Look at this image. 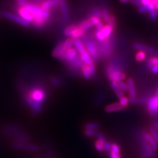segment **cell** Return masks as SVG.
I'll use <instances>...</instances> for the list:
<instances>
[{"mask_svg": "<svg viewBox=\"0 0 158 158\" xmlns=\"http://www.w3.org/2000/svg\"><path fill=\"white\" fill-rule=\"evenodd\" d=\"M24 96H27L34 102L40 103H42L46 98L44 89L37 85H33L27 92V94H24Z\"/></svg>", "mask_w": 158, "mask_h": 158, "instance_id": "1", "label": "cell"}, {"mask_svg": "<svg viewBox=\"0 0 158 158\" xmlns=\"http://www.w3.org/2000/svg\"><path fill=\"white\" fill-rule=\"evenodd\" d=\"M99 53L102 57H110L113 51V44L110 39L96 43Z\"/></svg>", "mask_w": 158, "mask_h": 158, "instance_id": "2", "label": "cell"}, {"mask_svg": "<svg viewBox=\"0 0 158 158\" xmlns=\"http://www.w3.org/2000/svg\"><path fill=\"white\" fill-rule=\"evenodd\" d=\"M106 74L110 82H117L118 81H123L127 78V75L124 72L115 69L110 65L106 69Z\"/></svg>", "mask_w": 158, "mask_h": 158, "instance_id": "3", "label": "cell"}, {"mask_svg": "<svg viewBox=\"0 0 158 158\" xmlns=\"http://www.w3.org/2000/svg\"><path fill=\"white\" fill-rule=\"evenodd\" d=\"M114 28L107 24L100 30H96V32L95 34L96 38L98 41L100 42L110 39L113 36V32H114Z\"/></svg>", "mask_w": 158, "mask_h": 158, "instance_id": "4", "label": "cell"}, {"mask_svg": "<svg viewBox=\"0 0 158 158\" xmlns=\"http://www.w3.org/2000/svg\"><path fill=\"white\" fill-rule=\"evenodd\" d=\"M84 43H85V46L86 48V51L90 54L92 58L94 59V61H100L101 56L98 52L96 43L90 39H85Z\"/></svg>", "mask_w": 158, "mask_h": 158, "instance_id": "5", "label": "cell"}, {"mask_svg": "<svg viewBox=\"0 0 158 158\" xmlns=\"http://www.w3.org/2000/svg\"><path fill=\"white\" fill-rule=\"evenodd\" d=\"M2 17L6 18V19L9 20V21H11L23 27L28 28L30 26H31L30 23L26 21L25 20H24L21 17H19V15H17L14 14L13 13H10L7 11H2Z\"/></svg>", "mask_w": 158, "mask_h": 158, "instance_id": "6", "label": "cell"}, {"mask_svg": "<svg viewBox=\"0 0 158 158\" xmlns=\"http://www.w3.org/2000/svg\"><path fill=\"white\" fill-rule=\"evenodd\" d=\"M148 110L152 116L158 115V96L155 95L148 99Z\"/></svg>", "mask_w": 158, "mask_h": 158, "instance_id": "7", "label": "cell"}, {"mask_svg": "<svg viewBox=\"0 0 158 158\" xmlns=\"http://www.w3.org/2000/svg\"><path fill=\"white\" fill-rule=\"evenodd\" d=\"M68 50L65 46V43L62 42L57 44V46L54 48L52 52V56L55 58H58L59 60L63 61L65 53Z\"/></svg>", "mask_w": 158, "mask_h": 158, "instance_id": "8", "label": "cell"}, {"mask_svg": "<svg viewBox=\"0 0 158 158\" xmlns=\"http://www.w3.org/2000/svg\"><path fill=\"white\" fill-rule=\"evenodd\" d=\"M13 147L19 150H27L30 152H38L40 147L38 145L33 144H27L25 142H15L13 144Z\"/></svg>", "mask_w": 158, "mask_h": 158, "instance_id": "9", "label": "cell"}, {"mask_svg": "<svg viewBox=\"0 0 158 158\" xmlns=\"http://www.w3.org/2000/svg\"><path fill=\"white\" fill-rule=\"evenodd\" d=\"M14 9L15 10V11L18 14V15L21 17L22 19L25 20L26 21H27L29 23H33L34 19L31 13L28 11H27V10L24 7H19L17 6Z\"/></svg>", "mask_w": 158, "mask_h": 158, "instance_id": "10", "label": "cell"}, {"mask_svg": "<svg viewBox=\"0 0 158 158\" xmlns=\"http://www.w3.org/2000/svg\"><path fill=\"white\" fill-rule=\"evenodd\" d=\"M59 9H60L61 15L63 21L65 22H69L70 15H69V7L66 0H60V2H59Z\"/></svg>", "mask_w": 158, "mask_h": 158, "instance_id": "11", "label": "cell"}, {"mask_svg": "<svg viewBox=\"0 0 158 158\" xmlns=\"http://www.w3.org/2000/svg\"><path fill=\"white\" fill-rule=\"evenodd\" d=\"M133 48L138 51H143L146 53L148 52L150 54H152V55H157V52L155 49L143 44H140V43L134 44H133Z\"/></svg>", "mask_w": 158, "mask_h": 158, "instance_id": "12", "label": "cell"}, {"mask_svg": "<svg viewBox=\"0 0 158 158\" xmlns=\"http://www.w3.org/2000/svg\"><path fill=\"white\" fill-rule=\"evenodd\" d=\"M59 2L60 0H43L40 6L44 9L52 11V9L56 8L59 6Z\"/></svg>", "mask_w": 158, "mask_h": 158, "instance_id": "13", "label": "cell"}, {"mask_svg": "<svg viewBox=\"0 0 158 158\" xmlns=\"http://www.w3.org/2000/svg\"><path fill=\"white\" fill-rule=\"evenodd\" d=\"M142 135L143 139H144L147 143H148V144L154 148L155 150H158V144L154 140V138L150 135V133L147 132L146 130H144L142 131Z\"/></svg>", "mask_w": 158, "mask_h": 158, "instance_id": "14", "label": "cell"}, {"mask_svg": "<svg viewBox=\"0 0 158 158\" xmlns=\"http://www.w3.org/2000/svg\"><path fill=\"white\" fill-rule=\"evenodd\" d=\"M77 56V51L76 50V49L75 48L72 47L70 49H69L66 52L63 61L67 64H69L71 63L74 60V59H75Z\"/></svg>", "mask_w": 158, "mask_h": 158, "instance_id": "15", "label": "cell"}, {"mask_svg": "<svg viewBox=\"0 0 158 158\" xmlns=\"http://www.w3.org/2000/svg\"><path fill=\"white\" fill-rule=\"evenodd\" d=\"M142 148H143V150H144V152L145 153V154H146L147 155H148L151 157H154L156 156V150L149 144H148V143H147L144 139H142Z\"/></svg>", "mask_w": 158, "mask_h": 158, "instance_id": "16", "label": "cell"}, {"mask_svg": "<svg viewBox=\"0 0 158 158\" xmlns=\"http://www.w3.org/2000/svg\"><path fill=\"white\" fill-rule=\"evenodd\" d=\"M79 57H81V60L83 61L84 63L85 64V65H90L94 64V59L92 58L89 53L86 51V49L83 52L79 53Z\"/></svg>", "mask_w": 158, "mask_h": 158, "instance_id": "17", "label": "cell"}, {"mask_svg": "<svg viewBox=\"0 0 158 158\" xmlns=\"http://www.w3.org/2000/svg\"><path fill=\"white\" fill-rule=\"evenodd\" d=\"M125 107L122 106L119 103H113L105 107V111L107 113H113L116 111H119L125 110Z\"/></svg>", "mask_w": 158, "mask_h": 158, "instance_id": "18", "label": "cell"}, {"mask_svg": "<svg viewBox=\"0 0 158 158\" xmlns=\"http://www.w3.org/2000/svg\"><path fill=\"white\" fill-rule=\"evenodd\" d=\"M127 84L128 86V92L129 94L130 98H136V92L134 81L131 78H128L127 79Z\"/></svg>", "mask_w": 158, "mask_h": 158, "instance_id": "19", "label": "cell"}, {"mask_svg": "<svg viewBox=\"0 0 158 158\" xmlns=\"http://www.w3.org/2000/svg\"><path fill=\"white\" fill-rule=\"evenodd\" d=\"M73 46H75V48L78 53H81L86 50L85 44L80 39H73Z\"/></svg>", "mask_w": 158, "mask_h": 158, "instance_id": "20", "label": "cell"}, {"mask_svg": "<svg viewBox=\"0 0 158 158\" xmlns=\"http://www.w3.org/2000/svg\"><path fill=\"white\" fill-rule=\"evenodd\" d=\"M89 17H96L102 19V9L99 7H93L89 11Z\"/></svg>", "mask_w": 158, "mask_h": 158, "instance_id": "21", "label": "cell"}, {"mask_svg": "<svg viewBox=\"0 0 158 158\" xmlns=\"http://www.w3.org/2000/svg\"><path fill=\"white\" fill-rule=\"evenodd\" d=\"M78 27H80L81 29H82L83 31H88L89 29L92 28L94 27V24H92L90 20L88 19L80 23V24H78Z\"/></svg>", "mask_w": 158, "mask_h": 158, "instance_id": "22", "label": "cell"}, {"mask_svg": "<svg viewBox=\"0 0 158 158\" xmlns=\"http://www.w3.org/2000/svg\"><path fill=\"white\" fill-rule=\"evenodd\" d=\"M111 87L112 88V90H113V92H115V94H116V96L118 98H121L123 96H124V92H123L121 89L119 88V87L118 86L117 82H111Z\"/></svg>", "mask_w": 158, "mask_h": 158, "instance_id": "23", "label": "cell"}, {"mask_svg": "<svg viewBox=\"0 0 158 158\" xmlns=\"http://www.w3.org/2000/svg\"><path fill=\"white\" fill-rule=\"evenodd\" d=\"M85 31H83L82 29H81L78 26L75 29V31H73L71 38H72L73 39H79L80 38L85 36Z\"/></svg>", "mask_w": 158, "mask_h": 158, "instance_id": "24", "label": "cell"}, {"mask_svg": "<svg viewBox=\"0 0 158 158\" xmlns=\"http://www.w3.org/2000/svg\"><path fill=\"white\" fill-rule=\"evenodd\" d=\"M77 27H78V25H77V24H74L68 26L67 28H65V30H64V31H63L64 36L66 37H68V38H71L73 31H75V29Z\"/></svg>", "mask_w": 158, "mask_h": 158, "instance_id": "25", "label": "cell"}, {"mask_svg": "<svg viewBox=\"0 0 158 158\" xmlns=\"http://www.w3.org/2000/svg\"><path fill=\"white\" fill-rule=\"evenodd\" d=\"M81 72H82V75L83 77L85 78L86 80H90V79L92 78V75L90 72V70H89L88 65H85H85H84L81 68Z\"/></svg>", "mask_w": 158, "mask_h": 158, "instance_id": "26", "label": "cell"}, {"mask_svg": "<svg viewBox=\"0 0 158 158\" xmlns=\"http://www.w3.org/2000/svg\"><path fill=\"white\" fill-rule=\"evenodd\" d=\"M129 103L135 104H142V103H148V99L146 98H129Z\"/></svg>", "mask_w": 158, "mask_h": 158, "instance_id": "27", "label": "cell"}, {"mask_svg": "<svg viewBox=\"0 0 158 158\" xmlns=\"http://www.w3.org/2000/svg\"><path fill=\"white\" fill-rule=\"evenodd\" d=\"M111 16L110 11L106 7H103L102 9V19L105 23H107Z\"/></svg>", "mask_w": 158, "mask_h": 158, "instance_id": "28", "label": "cell"}, {"mask_svg": "<svg viewBox=\"0 0 158 158\" xmlns=\"http://www.w3.org/2000/svg\"><path fill=\"white\" fill-rule=\"evenodd\" d=\"M69 64H71V65L75 67L78 69H81L82 67V66L85 65V63H83V61L81 60V57H79L78 56H77L75 59H74V60Z\"/></svg>", "mask_w": 158, "mask_h": 158, "instance_id": "29", "label": "cell"}, {"mask_svg": "<svg viewBox=\"0 0 158 158\" xmlns=\"http://www.w3.org/2000/svg\"><path fill=\"white\" fill-rule=\"evenodd\" d=\"M100 126L97 123H88L85 125V128L88 130L97 131L100 128Z\"/></svg>", "mask_w": 158, "mask_h": 158, "instance_id": "30", "label": "cell"}, {"mask_svg": "<svg viewBox=\"0 0 158 158\" xmlns=\"http://www.w3.org/2000/svg\"><path fill=\"white\" fill-rule=\"evenodd\" d=\"M104 143L105 142H103L100 140H97L94 143L96 150L100 153L104 152V150H103V145H104Z\"/></svg>", "mask_w": 158, "mask_h": 158, "instance_id": "31", "label": "cell"}, {"mask_svg": "<svg viewBox=\"0 0 158 158\" xmlns=\"http://www.w3.org/2000/svg\"><path fill=\"white\" fill-rule=\"evenodd\" d=\"M146 53L143 51H138L135 56L136 60L139 62L144 61L146 59Z\"/></svg>", "mask_w": 158, "mask_h": 158, "instance_id": "32", "label": "cell"}, {"mask_svg": "<svg viewBox=\"0 0 158 158\" xmlns=\"http://www.w3.org/2000/svg\"><path fill=\"white\" fill-rule=\"evenodd\" d=\"M148 65L158 67V57H151L148 59Z\"/></svg>", "mask_w": 158, "mask_h": 158, "instance_id": "33", "label": "cell"}, {"mask_svg": "<svg viewBox=\"0 0 158 158\" xmlns=\"http://www.w3.org/2000/svg\"><path fill=\"white\" fill-rule=\"evenodd\" d=\"M111 152H112L113 153H115V154H121L120 147L118 146V145L117 144H116V143H112Z\"/></svg>", "mask_w": 158, "mask_h": 158, "instance_id": "34", "label": "cell"}, {"mask_svg": "<svg viewBox=\"0 0 158 158\" xmlns=\"http://www.w3.org/2000/svg\"><path fill=\"white\" fill-rule=\"evenodd\" d=\"M120 104L123 106L124 107H127L128 103H129V100H128V98L126 97V96H123L122 98H119V102Z\"/></svg>", "mask_w": 158, "mask_h": 158, "instance_id": "35", "label": "cell"}, {"mask_svg": "<svg viewBox=\"0 0 158 158\" xmlns=\"http://www.w3.org/2000/svg\"><path fill=\"white\" fill-rule=\"evenodd\" d=\"M117 84L118 86L119 87V88L123 92H127L128 91V86L127 84L123 81H118L117 82Z\"/></svg>", "mask_w": 158, "mask_h": 158, "instance_id": "36", "label": "cell"}, {"mask_svg": "<svg viewBox=\"0 0 158 158\" xmlns=\"http://www.w3.org/2000/svg\"><path fill=\"white\" fill-rule=\"evenodd\" d=\"M96 133H97V131H94V130L85 129V131H84V135H85V136L86 137H90V138L96 136Z\"/></svg>", "mask_w": 158, "mask_h": 158, "instance_id": "37", "label": "cell"}, {"mask_svg": "<svg viewBox=\"0 0 158 158\" xmlns=\"http://www.w3.org/2000/svg\"><path fill=\"white\" fill-rule=\"evenodd\" d=\"M150 133L152 136V137L154 138V140L156 141V142L158 144V132L155 129L154 127L150 128Z\"/></svg>", "mask_w": 158, "mask_h": 158, "instance_id": "38", "label": "cell"}, {"mask_svg": "<svg viewBox=\"0 0 158 158\" xmlns=\"http://www.w3.org/2000/svg\"><path fill=\"white\" fill-rule=\"evenodd\" d=\"M107 24H109V25H110L111 27H112L113 28H115V25H116V17L114 15H111L110 18V19H109V21Z\"/></svg>", "mask_w": 158, "mask_h": 158, "instance_id": "39", "label": "cell"}, {"mask_svg": "<svg viewBox=\"0 0 158 158\" xmlns=\"http://www.w3.org/2000/svg\"><path fill=\"white\" fill-rule=\"evenodd\" d=\"M137 11L138 13H150L151 11L148 6H142V7H138Z\"/></svg>", "mask_w": 158, "mask_h": 158, "instance_id": "40", "label": "cell"}, {"mask_svg": "<svg viewBox=\"0 0 158 158\" xmlns=\"http://www.w3.org/2000/svg\"><path fill=\"white\" fill-rule=\"evenodd\" d=\"M111 145L112 143L110 141H107L104 143V145H103V150H104V152H110L111 149Z\"/></svg>", "mask_w": 158, "mask_h": 158, "instance_id": "41", "label": "cell"}, {"mask_svg": "<svg viewBox=\"0 0 158 158\" xmlns=\"http://www.w3.org/2000/svg\"><path fill=\"white\" fill-rule=\"evenodd\" d=\"M150 19L152 20V21H155L158 17V11L156 9L153 10V11L150 12Z\"/></svg>", "mask_w": 158, "mask_h": 158, "instance_id": "42", "label": "cell"}, {"mask_svg": "<svg viewBox=\"0 0 158 158\" xmlns=\"http://www.w3.org/2000/svg\"><path fill=\"white\" fill-rule=\"evenodd\" d=\"M88 67H89V70H90V72L91 73L92 78H95L96 75V69L95 67V64L88 65Z\"/></svg>", "mask_w": 158, "mask_h": 158, "instance_id": "43", "label": "cell"}, {"mask_svg": "<svg viewBox=\"0 0 158 158\" xmlns=\"http://www.w3.org/2000/svg\"><path fill=\"white\" fill-rule=\"evenodd\" d=\"M51 82H52V84L53 86H55L56 87L60 86V85H61V82L60 80H59V78H56V77H53L51 79Z\"/></svg>", "mask_w": 158, "mask_h": 158, "instance_id": "44", "label": "cell"}, {"mask_svg": "<svg viewBox=\"0 0 158 158\" xmlns=\"http://www.w3.org/2000/svg\"><path fill=\"white\" fill-rule=\"evenodd\" d=\"M97 139L98 140H100L103 142H106V136L105 135L103 134L102 132H97L96 133V135Z\"/></svg>", "mask_w": 158, "mask_h": 158, "instance_id": "45", "label": "cell"}, {"mask_svg": "<svg viewBox=\"0 0 158 158\" xmlns=\"http://www.w3.org/2000/svg\"><path fill=\"white\" fill-rule=\"evenodd\" d=\"M109 158H122L121 154H115V153H113L112 152H109Z\"/></svg>", "mask_w": 158, "mask_h": 158, "instance_id": "46", "label": "cell"}, {"mask_svg": "<svg viewBox=\"0 0 158 158\" xmlns=\"http://www.w3.org/2000/svg\"><path fill=\"white\" fill-rule=\"evenodd\" d=\"M130 3H132V5H134V6L138 7H142L143 6V5L142 4V3L140 1H138V0H131Z\"/></svg>", "mask_w": 158, "mask_h": 158, "instance_id": "47", "label": "cell"}, {"mask_svg": "<svg viewBox=\"0 0 158 158\" xmlns=\"http://www.w3.org/2000/svg\"><path fill=\"white\" fill-rule=\"evenodd\" d=\"M148 68L149 69V70L153 73H158V67L157 66H150V65H148Z\"/></svg>", "mask_w": 158, "mask_h": 158, "instance_id": "48", "label": "cell"}, {"mask_svg": "<svg viewBox=\"0 0 158 158\" xmlns=\"http://www.w3.org/2000/svg\"><path fill=\"white\" fill-rule=\"evenodd\" d=\"M17 6L24 7L27 4V0H16Z\"/></svg>", "mask_w": 158, "mask_h": 158, "instance_id": "49", "label": "cell"}, {"mask_svg": "<svg viewBox=\"0 0 158 158\" xmlns=\"http://www.w3.org/2000/svg\"><path fill=\"white\" fill-rule=\"evenodd\" d=\"M141 3L144 6H150V5L154 4L152 2V0H142Z\"/></svg>", "mask_w": 158, "mask_h": 158, "instance_id": "50", "label": "cell"}, {"mask_svg": "<svg viewBox=\"0 0 158 158\" xmlns=\"http://www.w3.org/2000/svg\"><path fill=\"white\" fill-rule=\"evenodd\" d=\"M153 125H154V127L155 129L158 132V121L157 120H154L152 122Z\"/></svg>", "mask_w": 158, "mask_h": 158, "instance_id": "51", "label": "cell"}, {"mask_svg": "<svg viewBox=\"0 0 158 158\" xmlns=\"http://www.w3.org/2000/svg\"><path fill=\"white\" fill-rule=\"evenodd\" d=\"M140 158H151V157H150L148 155H147L146 154H145L144 152H143L140 155Z\"/></svg>", "mask_w": 158, "mask_h": 158, "instance_id": "52", "label": "cell"}, {"mask_svg": "<svg viewBox=\"0 0 158 158\" xmlns=\"http://www.w3.org/2000/svg\"><path fill=\"white\" fill-rule=\"evenodd\" d=\"M131 0H119V2L121 3H127L128 2H130Z\"/></svg>", "mask_w": 158, "mask_h": 158, "instance_id": "53", "label": "cell"}, {"mask_svg": "<svg viewBox=\"0 0 158 158\" xmlns=\"http://www.w3.org/2000/svg\"><path fill=\"white\" fill-rule=\"evenodd\" d=\"M152 2L156 6V5L158 3V0H152Z\"/></svg>", "mask_w": 158, "mask_h": 158, "instance_id": "54", "label": "cell"}, {"mask_svg": "<svg viewBox=\"0 0 158 158\" xmlns=\"http://www.w3.org/2000/svg\"><path fill=\"white\" fill-rule=\"evenodd\" d=\"M156 9L158 11V3L156 5Z\"/></svg>", "mask_w": 158, "mask_h": 158, "instance_id": "55", "label": "cell"}, {"mask_svg": "<svg viewBox=\"0 0 158 158\" xmlns=\"http://www.w3.org/2000/svg\"><path fill=\"white\" fill-rule=\"evenodd\" d=\"M1 17H2V11H0V19H1Z\"/></svg>", "mask_w": 158, "mask_h": 158, "instance_id": "56", "label": "cell"}, {"mask_svg": "<svg viewBox=\"0 0 158 158\" xmlns=\"http://www.w3.org/2000/svg\"><path fill=\"white\" fill-rule=\"evenodd\" d=\"M138 1H140V2H141V1H142V0H138Z\"/></svg>", "mask_w": 158, "mask_h": 158, "instance_id": "57", "label": "cell"}]
</instances>
